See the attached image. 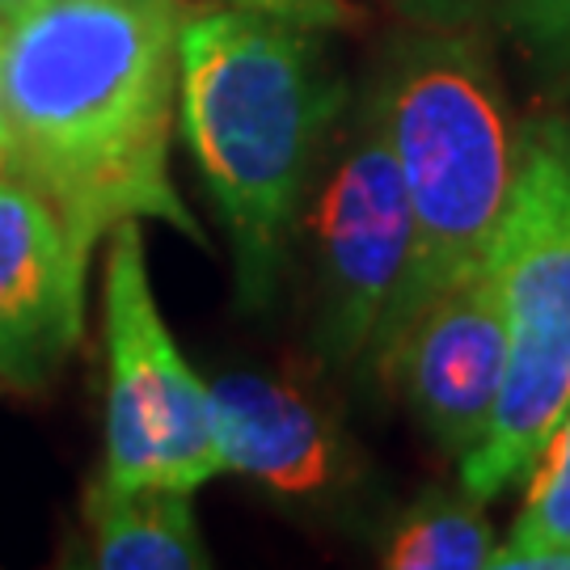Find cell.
<instances>
[{"label": "cell", "instance_id": "2e32d148", "mask_svg": "<svg viewBox=\"0 0 570 570\" xmlns=\"http://www.w3.org/2000/svg\"><path fill=\"white\" fill-rule=\"evenodd\" d=\"M21 4H30V0H0V13H4V18H9V13H18Z\"/></svg>", "mask_w": 570, "mask_h": 570}, {"label": "cell", "instance_id": "7c38bea8", "mask_svg": "<svg viewBox=\"0 0 570 570\" xmlns=\"http://www.w3.org/2000/svg\"><path fill=\"white\" fill-rule=\"evenodd\" d=\"M524 478V503L508 541H499L494 567L570 570V406L553 423Z\"/></svg>", "mask_w": 570, "mask_h": 570}, {"label": "cell", "instance_id": "8992f818", "mask_svg": "<svg viewBox=\"0 0 570 570\" xmlns=\"http://www.w3.org/2000/svg\"><path fill=\"white\" fill-rule=\"evenodd\" d=\"M301 207L313 263V334L322 360L355 367L372 360L410 266V204L381 110L367 102L334 122Z\"/></svg>", "mask_w": 570, "mask_h": 570}, {"label": "cell", "instance_id": "52a82bcc", "mask_svg": "<svg viewBox=\"0 0 570 570\" xmlns=\"http://www.w3.org/2000/svg\"><path fill=\"white\" fill-rule=\"evenodd\" d=\"M376 367L431 444L461 465L482 444L508 372V322L490 266L440 292Z\"/></svg>", "mask_w": 570, "mask_h": 570}, {"label": "cell", "instance_id": "7a4b0ae2", "mask_svg": "<svg viewBox=\"0 0 570 570\" xmlns=\"http://www.w3.org/2000/svg\"><path fill=\"white\" fill-rule=\"evenodd\" d=\"M317 35L212 0L183 13L178 127L225 216L245 313L275 301L313 174L346 110V85Z\"/></svg>", "mask_w": 570, "mask_h": 570}, {"label": "cell", "instance_id": "5b68a950", "mask_svg": "<svg viewBox=\"0 0 570 570\" xmlns=\"http://www.w3.org/2000/svg\"><path fill=\"white\" fill-rule=\"evenodd\" d=\"M106 487H169L195 494L225 473L207 381L183 360L165 326L140 220L106 237Z\"/></svg>", "mask_w": 570, "mask_h": 570}, {"label": "cell", "instance_id": "8fae6325", "mask_svg": "<svg viewBox=\"0 0 570 570\" xmlns=\"http://www.w3.org/2000/svg\"><path fill=\"white\" fill-rule=\"evenodd\" d=\"M487 503L465 490L428 494L410 503L381 550V562L393 570H487L494 567L499 537L487 520Z\"/></svg>", "mask_w": 570, "mask_h": 570}, {"label": "cell", "instance_id": "e0dca14e", "mask_svg": "<svg viewBox=\"0 0 570 570\" xmlns=\"http://www.w3.org/2000/svg\"><path fill=\"white\" fill-rule=\"evenodd\" d=\"M414 4H444V0H414Z\"/></svg>", "mask_w": 570, "mask_h": 570}, {"label": "cell", "instance_id": "3957f363", "mask_svg": "<svg viewBox=\"0 0 570 570\" xmlns=\"http://www.w3.org/2000/svg\"><path fill=\"white\" fill-rule=\"evenodd\" d=\"M410 204V266L372 364L423 308L487 266L529 122L515 119L490 56L465 35H423L372 89Z\"/></svg>", "mask_w": 570, "mask_h": 570}, {"label": "cell", "instance_id": "277c9868", "mask_svg": "<svg viewBox=\"0 0 570 570\" xmlns=\"http://www.w3.org/2000/svg\"><path fill=\"white\" fill-rule=\"evenodd\" d=\"M487 266L503 296L508 372L461 490L490 503L532 469L570 406V119L529 122Z\"/></svg>", "mask_w": 570, "mask_h": 570}, {"label": "cell", "instance_id": "6da1fadb", "mask_svg": "<svg viewBox=\"0 0 570 570\" xmlns=\"http://www.w3.org/2000/svg\"><path fill=\"white\" fill-rule=\"evenodd\" d=\"M183 0H30L4 18L13 174L85 258L127 220L204 245L169 174Z\"/></svg>", "mask_w": 570, "mask_h": 570}, {"label": "cell", "instance_id": "9c48e42d", "mask_svg": "<svg viewBox=\"0 0 570 570\" xmlns=\"http://www.w3.org/2000/svg\"><path fill=\"white\" fill-rule=\"evenodd\" d=\"M207 393L225 473L284 503H322L351 482V444L317 385L287 372H225Z\"/></svg>", "mask_w": 570, "mask_h": 570}, {"label": "cell", "instance_id": "30bf717a", "mask_svg": "<svg viewBox=\"0 0 570 570\" xmlns=\"http://www.w3.org/2000/svg\"><path fill=\"white\" fill-rule=\"evenodd\" d=\"M89 567L102 570H204L212 567L190 494L169 487L85 490Z\"/></svg>", "mask_w": 570, "mask_h": 570}, {"label": "cell", "instance_id": "4fadbf2b", "mask_svg": "<svg viewBox=\"0 0 570 570\" xmlns=\"http://www.w3.org/2000/svg\"><path fill=\"white\" fill-rule=\"evenodd\" d=\"M503 21L529 60L553 85L570 89V0H508Z\"/></svg>", "mask_w": 570, "mask_h": 570}, {"label": "cell", "instance_id": "9a60e30c", "mask_svg": "<svg viewBox=\"0 0 570 570\" xmlns=\"http://www.w3.org/2000/svg\"><path fill=\"white\" fill-rule=\"evenodd\" d=\"M0 174H13V131H9V94H4V13H0Z\"/></svg>", "mask_w": 570, "mask_h": 570}, {"label": "cell", "instance_id": "5bb4252c", "mask_svg": "<svg viewBox=\"0 0 570 570\" xmlns=\"http://www.w3.org/2000/svg\"><path fill=\"white\" fill-rule=\"evenodd\" d=\"M212 4H237V9H263L275 18H287L308 30H338L351 26L355 9L346 0H212Z\"/></svg>", "mask_w": 570, "mask_h": 570}, {"label": "cell", "instance_id": "ba28073f", "mask_svg": "<svg viewBox=\"0 0 570 570\" xmlns=\"http://www.w3.org/2000/svg\"><path fill=\"white\" fill-rule=\"evenodd\" d=\"M89 258L21 174H0V381L47 389L85 338Z\"/></svg>", "mask_w": 570, "mask_h": 570}]
</instances>
